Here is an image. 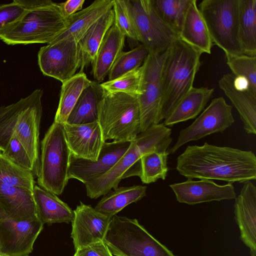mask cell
Instances as JSON below:
<instances>
[{
    "instance_id": "obj_8",
    "label": "cell",
    "mask_w": 256,
    "mask_h": 256,
    "mask_svg": "<svg viewBox=\"0 0 256 256\" xmlns=\"http://www.w3.org/2000/svg\"><path fill=\"white\" fill-rule=\"evenodd\" d=\"M70 151L64 125L53 122L41 142L40 168L38 184L56 195L61 194L66 186Z\"/></svg>"
},
{
    "instance_id": "obj_46",
    "label": "cell",
    "mask_w": 256,
    "mask_h": 256,
    "mask_svg": "<svg viewBox=\"0 0 256 256\" xmlns=\"http://www.w3.org/2000/svg\"></svg>"
},
{
    "instance_id": "obj_27",
    "label": "cell",
    "mask_w": 256,
    "mask_h": 256,
    "mask_svg": "<svg viewBox=\"0 0 256 256\" xmlns=\"http://www.w3.org/2000/svg\"><path fill=\"white\" fill-rule=\"evenodd\" d=\"M104 95V92L100 84L92 81L82 90L66 123L78 125L97 122L99 105Z\"/></svg>"
},
{
    "instance_id": "obj_29",
    "label": "cell",
    "mask_w": 256,
    "mask_h": 256,
    "mask_svg": "<svg viewBox=\"0 0 256 256\" xmlns=\"http://www.w3.org/2000/svg\"><path fill=\"white\" fill-rule=\"evenodd\" d=\"M146 186L134 185L117 188L104 195L94 208L112 218L128 205L136 202L146 196Z\"/></svg>"
},
{
    "instance_id": "obj_40",
    "label": "cell",
    "mask_w": 256,
    "mask_h": 256,
    "mask_svg": "<svg viewBox=\"0 0 256 256\" xmlns=\"http://www.w3.org/2000/svg\"><path fill=\"white\" fill-rule=\"evenodd\" d=\"M26 10L19 0L0 4V31L18 20Z\"/></svg>"
},
{
    "instance_id": "obj_22",
    "label": "cell",
    "mask_w": 256,
    "mask_h": 256,
    "mask_svg": "<svg viewBox=\"0 0 256 256\" xmlns=\"http://www.w3.org/2000/svg\"><path fill=\"white\" fill-rule=\"evenodd\" d=\"M0 210L16 221L37 218L32 191L0 184Z\"/></svg>"
},
{
    "instance_id": "obj_10",
    "label": "cell",
    "mask_w": 256,
    "mask_h": 256,
    "mask_svg": "<svg viewBox=\"0 0 256 256\" xmlns=\"http://www.w3.org/2000/svg\"><path fill=\"white\" fill-rule=\"evenodd\" d=\"M167 50L149 53L140 66L141 74L136 98L140 115V132L161 122L162 71Z\"/></svg>"
},
{
    "instance_id": "obj_39",
    "label": "cell",
    "mask_w": 256,
    "mask_h": 256,
    "mask_svg": "<svg viewBox=\"0 0 256 256\" xmlns=\"http://www.w3.org/2000/svg\"><path fill=\"white\" fill-rule=\"evenodd\" d=\"M2 154L17 166L32 172L34 174L32 162L22 144L12 136Z\"/></svg>"
},
{
    "instance_id": "obj_17",
    "label": "cell",
    "mask_w": 256,
    "mask_h": 256,
    "mask_svg": "<svg viewBox=\"0 0 256 256\" xmlns=\"http://www.w3.org/2000/svg\"><path fill=\"white\" fill-rule=\"evenodd\" d=\"M170 186L175 194L177 201L190 205L236 198L232 184L219 185L211 180L194 181L188 179Z\"/></svg>"
},
{
    "instance_id": "obj_35",
    "label": "cell",
    "mask_w": 256,
    "mask_h": 256,
    "mask_svg": "<svg viewBox=\"0 0 256 256\" xmlns=\"http://www.w3.org/2000/svg\"><path fill=\"white\" fill-rule=\"evenodd\" d=\"M149 53L147 48L142 44L138 45L130 51L122 52L108 74V80H112L141 66Z\"/></svg>"
},
{
    "instance_id": "obj_23",
    "label": "cell",
    "mask_w": 256,
    "mask_h": 256,
    "mask_svg": "<svg viewBox=\"0 0 256 256\" xmlns=\"http://www.w3.org/2000/svg\"><path fill=\"white\" fill-rule=\"evenodd\" d=\"M126 36L114 23L106 33L91 64L95 81L100 83L108 75L114 62L122 52Z\"/></svg>"
},
{
    "instance_id": "obj_18",
    "label": "cell",
    "mask_w": 256,
    "mask_h": 256,
    "mask_svg": "<svg viewBox=\"0 0 256 256\" xmlns=\"http://www.w3.org/2000/svg\"><path fill=\"white\" fill-rule=\"evenodd\" d=\"M64 125L70 154L76 157L96 160L104 142L98 122L84 124Z\"/></svg>"
},
{
    "instance_id": "obj_32",
    "label": "cell",
    "mask_w": 256,
    "mask_h": 256,
    "mask_svg": "<svg viewBox=\"0 0 256 256\" xmlns=\"http://www.w3.org/2000/svg\"><path fill=\"white\" fill-rule=\"evenodd\" d=\"M33 173L23 168L0 152V184L32 191L35 184Z\"/></svg>"
},
{
    "instance_id": "obj_15",
    "label": "cell",
    "mask_w": 256,
    "mask_h": 256,
    "mask_svg": "<svg viewBox=\"0 0 256 256\" xmlns=\"http://www.w3.org/2000/svg\"><path fill=\"white\" fill-rule=\"evenodd\" d=\"M131 142H104L96 160L80 158L70 154L68 179H76L85 184L108 172L129 148Z\"/></svg>"
},
{
    "instance_id": "obj_5",
    "label": "cell",
    "mask_w": 256,
    "mask_h": 256,
    "mask_svg": "<svg viewBox=\"0 0 256 256\" xmlns=\"http://www.w3.org/2000/svg\"><path fill=\"white\" fill-rule=\"evenodd\" d=\"M202 54L179 38L167 50L162 71L161 121L194 87Z\"/></svg>"
},
{
    "instance_id": "obj_42",
    "label": "cell",
    "mask_w": 256,
    "mask_h": 256,
    "mask_svg": "<svg viewBox=\"0 0 256 256\" xmlns=\"http://www.w3.org/2000/svg\"><path fill=\"white\" fill-rule=\"evenodd\" d=\"M84 0H68L60 3L63 14L68 17L82 10Z\"/></svg>"
},
{
    "instance_id": "obj_34",
    "label": "cell",
    "mask_w": 256,
    "mask_h": 256,
    "mask_svg": "<svg viewBox=\"0 0 256 256\" xmlns=\"http://www.w3.org/2000/svg\"><path fill=\"white\" fill-rule=\"evenodd\" d=\"M191 0H151L159 16L179 32Z\"/></svg>"
},
{
    "instance_id": "obj_16",
    "label": "cell",
    "mask_w": 256,
    "mask_h": 256,
    "mask_svg": "<svg viewBox=\"0 0 256 256\" xmlns=\"http://www.w3.org/2000/svg\"><path fill=\"white\" fill-rule=\"evenodd\" d=\"M70 236L75 251L92 243L104 240L112 218L101 214L82 202L74 210Z\"/></svg>"
},
{
    "instance_id": "obj_14",
    "label": "cell",
    "mask_w": 256,
    "mask_h": 256,
    "mask_svg": "<svg viewBox=\"0 0 256 256\" xmlns=\"http://www.w3.org/2000/svg\"><path fill=\"white\" fill-rule=\"evenodd\" d=\"M38 218L16 221L0 210V252L8 256H28L43 229Z\"/></svg>"
},
{
    "instance_id": "obj_38",
    "label": "cell",
    "mask_w": 256,
    "mask_h": 256,
    "mask_svg": "<svg viewBox=\"0 0 256 256\" xmlns=\"http://www.w3.org/2000/svg\"><path fill=\"white\" fill-rule=\"evenodd\" d=\"M140 74V66L100 84L104 93L122 92L136 96Z\"/></svg>"
},
{
    "instance_id": "obj_41",
    "label": "cell",
    "mask_w": 256,
    "mask_h": 256,
    "mask_svg": "<svg viewBox=\"0 0 256 256\" xmlns=\"http://www.w3.org/2000/svg\"><path fill=\"white\" fill-rule=\"evenodd\" d=\"M73 256H114L104 240L98 241L80 248Z\"/></svg>"
},
{
    "instance_id": "obj_37",
    "label": "cell",
    "mask_w": 256,
    "mask_h": 256,
    "mask_svg": "<svg viewBox=\"0 0 256 256\" xmlns=\"http://www.w3.org/2000/svg\"><path fill=\"white\" fill-rule=\"evenodd\" d=\"M112 9L114 16V23L120 32L133 42H139L135 24L130 8L129 1L114 0Z\"/></svg>"
},
{
    "instance_id": "obj_9",
    "label": "cell",
    "mask_w": 256,
    "mask_h": 256,
    "mask_svg": "<svg viewBox=\"0 0 256 256\" xmlns=\"http://www.w3.org/2000/svg\"><path fill=\"white\" fill-rule=\"evenodd\" d=\"M198 6L212 43L225 54H243L238 36V0H203Z\"/></svg>"
},
{
    "instance_id": "obj_19",
    "label": "cell",
    "mask_w": 256,
    "mask_h": 256,
    "mask_svg": "<svg viewBox=\"0 0 256 256\" xmlns=\"http://www.w3.org/2000/svg\"><path fill=\"white\" fill-rule=\"evenodd\" d=\"M234 218L240 230V238L256 254V186L250 181L244 183L240 194L235 198Z\"/></svg>"
},
{
    "instance_id": "obj_2",
    "label": "cell",
    "mask_w": 256,
    "mask_h": 256,
    "mask_svg": "<svg viewBox=\"0 0 256 256\" xmlns=\"http://www.w3.org/2000/svg\"><path fill=\"white\" fill-rule=\"evenodd\" d=\"M43 90H34L29 96L8 106L0 107V150H4L14 136L27 151L32 162L34 174L40 168V127L42 116Z\"/></svg>"
},
{
    "instance_id": "obj_44",
    "label": "cell",
    "mask_w": 256,
    "mask_h": 256,
    "mask_svg": "<svg viewBox=\"0 0 256 256\" xmlns=\"http://www.w3.org/2000/svg\"><path fill=\"white\" fill-rule=\"evenodd\" d=\"M0 256H8L0 252Z\"/></svg>"
},
{
    "instance_id": "obj_33",
    "label": "cell",
    "mask_w": 256,
    "mask_h": 256,
    "mask_svg": "<svg viewBox=\"0 0 256 256\" xmlns=\"http://www.w3.org/2000/svg\"><path fill=\"white\" fill-rule=\"evenodd\" d=\"M168 154L156 151L142 155L140 158V178L144 184L154 182L158 180L166 179L168 168L167 158Z\"/></svg>"
},
{
    "instance_id": "obj_11",
    "label": "cell",
    "mask_w": 256,
    "mask_h": 256,
    "mask_svg": "<svg viewBox=\"0 0 256 256\" xmlns=\"http://www.w3.org/2000/svg\"><path fill=\"white\" fill-rule=\"evenodd\" d=\"M128 1L138 42L150 53L158 54L167 50L179 38L178 32L159 16L151 0Z\"/></svg>"
},
{
    "instance_id": "obj_25",
    "label": "cell",
    "mask_w": 256,
    "mask_h": 256,
    "mask_svg": "<svg viewBox=\"0 0 256 256\" xmlns=\"http://www.w3.org/2000/svg\"><path fill=\"white\" fill-rule=\"evenodd\" d=\"M113 4L114 0H94L87 8L68 17L66 28L54 40L70 38L78 42L98 19L112 9Z\"/></svg>"
},
{
    "instance_id": "obj_1",
    "label": "cell",
    "mask_w": 256,
    "mask_h": 256,
    "mask_svg": "<svg viewBox=\"0 0 256 256\" xmlns=\"http://www.w3.org/2000/svg\"><path fill=\"white\" fill-rule=\"evenodd\" d=\"M176 170L188 179L244 183L256 179V157L252 151L205 142L188 146L177 158Z\"/></svg>"
},
{
    "instance_id": "obj_6",
    "label": "cell",
    "mask_w": 256,
    "mask_h": 256,
    "mask_svg": "<svg viewBox=\"0 0 256 256\" xmlns=\"http://www.w3.org/2000/svg\"><path fill=\"white\" fill-rule=\"evenodd\" d=\"M98 122L104 142L134 140L140 133L136 96L122 92L104 93L98 107Z\"/></svg>"
},
{
    "instance_id": "obj_36",
    "label": "cell",
    "mask_w": 256,
    "mask_h": 256,
    "mask_svg": "<svg viewBox=\"0 0 256 256\" xmlns=\"http://www.w3.org/2000/svg\"><path fill=\"white\" fill-rule=\"evenodd\" d=\"M227 65L236 76L248 80L251 90L256 94V56L246 54H225Z\"/></svg>"
},
{
    "instance_id": "obj_7",
    "label": "cell",
    "mask_w": 256,
    "mask_h": 256,
    "mask_svg": "<svg viewBox=\"0 0 256 256\" xmlns=\"http://www.w3.org/2000/svg\"><path fill=\"white\" fill-rule=\"evenodd\" d=\"M104 240L115 256H176L136 218L113 216Z\"/></svg>"
},
{
    "instance_id": "obj_13",
    "label": "cell",
    "mask_w": 256,
    "mask_h": 256,
    "mask_svg": "<svg viewBox=\"0 0 256 256\" xmlns=\"http://www.w3.org/2000/svg\"><path fill=\"white\" fill-rule=\"evenodd\" d=\"M232 108V106L228 104L223 97L212 99L192 124L180 130L176 142L168 152V154H174L188 142L224 132L234 122Z\"/></svg>"
},
{
    "instance_id": "obj_30",
    "label": "cell",
    "mask_w": 256,
    "mask_h": 256,
    "mask_svg": "<svg viewBox=\"0 0 256 256\" xmlns=\"http://www.w3.org/2000/svg\"><path fill=\"white\" fill-rule=\"evenodd\" d=\"M238 36L244 54L256 56V0H238Z\"/></svg>"
},
{
    "instance_id": "obj_26",
    "label": "cell",
    "mask_w": 256,
    "mask_h": 256,
    "mask_svg": "<svg viewBox=\"0 0 256 256\" xmlns=\"http://www.w3.org/2000/svg\"><path fill=\"white\" fill-rule=\"evenodd\" d=\"M214 92V88L193 87L164 119L163 124L166 126H172L178 122L194 118L204 109Z\"/></svg>"
},
{
    "instance_id": "obj_20",
    "label": "cell",
    "mask_w": 256,
    "mask_h": 256,
    "mask_svg": "<svg viewBox=\"0 0 256 256\" xmlns=\"http://www.w3.org/2000/svg\"><path fill=\"white\" fill-rule=\"evenodd\" d=\"M234 77L232 73L223 75L218 81V86L238 110L245 131L256 134V94L250 90H236L233 84Z\"/></svg>"
},
{
    "instance_id": "obj_43",
    "label": "cell",
    "mask_w": 256,
    "mask_h": 256,
    "mask_svg": "<svg viewBox=\"0 0 256 256\" xmlns=\"http://www.w3.org/2000/svg\"><path fill=\"white\" fill-rule=\"evenodd\" d=\"M233 84L234 88L238 90H251L248 80L244 77L234 76Z\"/></svg>"
},
{
    "instance_id": "obj_12",
    "label": "cell",
    "mask_w": 256,
    "mask_h": 256,
    "mask_svg": "<svg viewBox=\"0 0 256 256\" xmlns=\"http://www.w3.org/2000/svg\"><path fill=\"white\" fill-rule=\"evenodd\" d=\"M38 64L42 74L62 83L80 68L81 56L78 42L70 38L53 40L40 48Z\"/></svg>"
},
{
    "instance_id": "obj_45",
    "label": "cell",
    "mask_w": 256,
    "mask_h": 256,
    "mask_svg": "<svg viewBox=\"0 0 256 256\" xmlns=\"http://www.w3.org/2000/svg\"></svg>"
},
{
    "instance_id": "obj_28",
    "label": "cell",
    "mask_w": 256,
    "mask_h": 256,
    "mask_svg": "<svg viewBox=\"0 0 256 256\" xmlns=\"http://www.w3.org/2000/svg\"><path fill=\"white\" fill-rule=\"evenodd\" d=\"M114 22L113 9L98 19L78 42L81 56L80 72L91 64L108 30Z\"/></svg>"
},
{
    "instance_id": "obj_4",
    "label": "cell",
    "mask_w": 256,
    "mask_h": 256,
    "mask_svg": "<svg viewBox=\"0 0 256 256\" xmlns=\"http://www.w3.org/2000/svg\"><path fill=\"white\" fill-rule=\"evenodd\" d=\"M171 134L172 130L163 123L140 132L108 172L100 178L84 184L87 196L92 199H96L107 194L112 189L116 188L122 179L134 176H139L141 156L152 151L167 152L172 141Z\"/></svg>"
},
{
    "instance_id": "obj_24",
    "label": "cell",
    "mask_w": 256,
    "mask_h": 256,
    "mask_svg": "<svg viewBox=\"0 0 256 256\" xmlns=\"http://www.w3.org/2000/svg\"><path fill=\"white\" fill-rule=\"evenodd\" d=\"M32 196L37 218L44 224L72 222L74 210L56 195L34 186Z\"/></svg>"
},
{
    "instance_id": "obj_21",
    "label": "cell",
    "mask_w": 256,
    "mask_h": 256,
    "mask_svg": "<svg viewBox=\"0 0 256 256\" xmlns=\"http://www.w3.org/2000/svg\"><path fill=\"white\" fill-rule=\"evenodd\" d=\"M178 38L202 54H211L213 43L196 0H191Z\"/></svg>"
},
{
    "instance_id": "obj_3",
    "label": "cell",
    "mask_w": 256,
    "mask_h": 256,
    "mask_svg": "<svg viewBox=\"0 0 256 256\" xmlns=\"http://www.w3.org/2000/svg\"><path fill=\"white\" fill-rule=\"evenodd\" d=\"M26 8L16 21L0 31V39L8 45L47 44L66 28L68 20L60 4L50 0H20Z\"/></svg>"
},
{
    "instance_id": "obj_31",
    "label": "cell",
    "mask_w": 256,
    "mask_h": 256,
    "mask_svg": "<svg viewBox=\"0 0 256 256\" xmlns=\"http://www.w3.org/2000/svg\"><path fill=\"white\" fill-rule=\"evenodd\" d=\"M91 82L83 72H79L62 83L54 122L63 124L66 122L68 118L80 96Z\"/></svg>"
}]
</instances>
